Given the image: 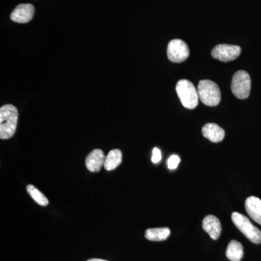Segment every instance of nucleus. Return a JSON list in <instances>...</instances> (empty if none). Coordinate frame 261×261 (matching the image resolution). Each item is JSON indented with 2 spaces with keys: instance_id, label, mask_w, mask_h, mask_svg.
Masks as SVG:
<instances>
[{
  "instance_id": "obj_12",
  "label": "nucleus",
  "mask_w": 261,
  "mask_h": 261,
  "mask_svg": "<svg viewBox=\"0 0 261 261\" xmlns=\"http://www.w3.org/2000/svg\"><path fill=\"white\" fill-rule=\"evenodd\" d=\"M202 132L206 139L215 143L221 142L225 137L224 130L216 123H207L202 128Z\"/></svg>"
},
{
  "instance_id": "obj_2",
  "label": "nucleus",
  "mask_w": 261,
  "mask_h": 261,
  "mask_svg": "<svg viewBox=\"0 0 261 261\" xmlns=\"http://www.w3.org/2000/svg\"><path fill=\"white\" fill-rule=\"evenodd\" d=\"M199 99L207 106H216L221 101V90L218 84L211 80H202L197 87Z\"/></svg>"
},
{
  "instance_id": "obj_14",
  "label": "nucleus",
  "mask_w": 261,
  "mask_h": 261,
  "mask_svg": "<svg viewBox=\"0 0 261 261\" xmlns=\"http://www.w3.org/2000/svg\"><path fill=\"white\" fill-rule=\"evenodd\" d=\"M171 231L167 227L149 228L146 230L145 238L150 241L160 242L167 240Z\"/></svg>"
},
{
  "instance_id": "obj_13",
  "label": "nucleus",
  "mask_w": 261,
  "mask_h": 261,
  "mask_svg": "<svg viewBox=\"0 0 261 261\" xmlns=\"http://www.w3.org/2000/svg\"><path fill=\"white\" fill-rule=\"evenodd\" d=\"M243 255V247L242 244L237 240H231L226 248V257L231 261H241Z\"/></svg>"
},
{
  "instance_id": "obj_10",
  "label": "nucleus",
  "mask_w": 261,
  "mask_h": 261,
  "mask_svg": "<svg viewBox=\"0 0 261 261\" xmlns=\"http://www.w3.org/2000/svg\"><path fill=\"white\" fill-rule=\"evenodd\" d=\"M106 156L102 150L95 149L87 155L86 159V166L91 172H98L104 166Z\"/></svg>"
},
{
  "instance_id": "obj_3",
  "label": "nucleus",
  "mask_w": 261,
  "mask_h": 261,
  "mask_svg": "<svg viewBox=\"0 0 261 261\" xmlns=\"http://www.w3.org/2000/svg\"><path fill=\"white\" fill-rule=\"evenodd\" d=\"M176 90L184 107L190 110L197 107L199 102L198 92L191 82L186 80L178 81Z\"/></svg>"
},
{
  "instance_id": "obj_8",
  "label": "nucleus",
  "mask_w": 261,
  "mask_h": 261,
  "mask_svg": "<svg viewBox=\"0 0 261 261\" xmlns=\"http://www.w3.org/2000/svg\"><path fill=\"white\" fill-rule=\"evenodd\" d=\"M34 7L32 4L18 5L10 15V19L15 23H27L32 20Z\"/></svg>"
},
{
  "instance_id": "obj_1",
  "label": "nucleus",
  "mask_w": 261,
  "mask_h": 261,
  "mask_svg": "<svg viewBox=\"0 0 261 261\" xmlns=\"http://www.w3.org/2000/svg\"><path fill=\"white\" fill-rule=\"evenodd\" d=\"M18 120V109L13 105H5L0 108V138L2 140H9L13 137Z\"/></svg>"
},
{
  "instance_id": "obj_17",
  "label": "nucleus",
  "mask_w": 261,
  "mask_h": 261,
  "mask_svg": "<svg viewBox=\"0 0 261 261\" xmlns=\"http://www.w3.org/2000/svg\"><path fill=\"white\" fill-rule=\"evenodd\" d=\"M180 163V158L176 154H173L168 160V168L170 170H174L178 167Z\"/></svg>"
},
{
  "instance_id": "obj_19",
  "label": "nucleus",
  "mask_w": 261,
  "mask_h": 261,
  "mask_svg": "<svg viewBox=\"0 0 261 261\" xmlns=\"http://www.w3.org/2000/svg\"><path fill=\"white\" fill-rule=\"evenodd\" d=\"M87 261H108V260H103V259L92 258V259H89V260H88Z\"/></svg>"
},
{
  "instance_id": "obj_11",
  "label": "nucleus",
  "mask_w": 261,
  "mask_h": 261,
  "mask_svg": "<svg viewBox=\"0 0 261 261\" xmlns=\"http://www.w3.org/2000/svg\"><path fill=\"white\" fill-rule=\"evenodd\" d=\"M247 214L257 224L261 225V200L255 196H250L245 200Z\"/></svg>"
},
{
  "instance_id": "obj_6",
  "label": "nucleus",
  "mask_w": 261,
  "mask_h": 261,
  "mask_svg": "<svg viewBox=\"0 0 261 261\" xmlns=\"http://www.w3.org/2000/svg\"><path fill=\"white\" fill-rule=\"evenodd\" d=\"M168 59L173 63H179L186 61L190 56V49L181 39H173L168 45Z\"/></svg>"
},
{
  "instance_id": "obj_18",
  "label": "nucleus",
  "mask_w": 261,
  "mask_h": 261,
  "mask_svg": "<svg viewBox=\"0 0 261 261\" xmlns=\"http://www.w3.org/2000/svg\"><path fill=\"white\" fill-rule=\"evenodd\" d=\"M162 159V154H161V151L157 147H154L152 150V163H158Z\"/></svg>"
},
{
  "instance_id": "obj_7",
  "label": "nucleus",
  "mask_w": 261,
  "mask_h": 261,
  "mask_svg": "<svg viewBox=\"0 0 261 261\" xmlns=\"http://www.w3.org/2000/svg\"><path fill=\"white\" fill-rule=\"evenodd\" d=\"M241 48L238 45L231 44H219L213 49V58L222 62L234 61L240 56Z\"/></svg>"
},
{
  "instance_id": "obj_5",
  "label": "nucleus",
  "mask_w": 261,
  "mask_h": 261,
  "mask_svg": "<svg viewBox=\"0 0 261 261\" xmlns=\"http://www.w3.org/2000/svg\"><path fill=\"white\" fill-rule=\"evenodd\" d=\"M251 88L250 75L245 70H238L233 75L231 89L235 97L245 99L249 97Z\"/></svg>"
},
{
  "instance_id": "obj_9",
  "label": "nucleus",
  "mask_w": 261,
  "mask_h": 261,
  "mask_svg": "<svg viewBox=\"0 0 261 261\" xmlns=\"http://www.w3.org/2000/svg\"><path fill=\"white\" fill-rule=\"evenodd\" d=\"M202 228L205 232L208 233L212 240H216L221 236L222 227L219 219L213 215L205 216L202 221Z\"/></svg>"
},
{
  "instance_id": "obj_15",
  "label": "nucleus",
  "mask_w": 261,
  "mask_h": 261,
  "mask_svg": "<svg viewBox=\"0 0 261 261\" xmlns=\"http://www.w3.org/2000/svg\"><path fill=\"white\" fill-rule=\"evenodd\" d=\"M122 162V152L120 149H112L106 156L104 167L107 171L116 169Z\"/></svg>"
},
{
  "instance_id": "obj_4",
  "label": "nucleus",
  "mask_w": 261,
  "mask_h": 261,
  "mask_svg": "<svg viewBox=\"0 0 261 261\" xmlns=\"http://www.w3.org/2000/svg\"><path fill=\"white\" fill-rule=\"evenodd\" d=\"M231 220L236 227L252 243H261V231L252 224L248 218L238 212L231 214Z\"/></svg>"
},
{
  "instance_id": "obj_16",
  "label": "nucleus",
  "mask_w": 261,
  "mask_h": 261,
  "mask_svg": "<svg viewBox=\"0 0 261 261\" xmlns=\"http://www.w3.org/2000/svg\"><path fill=\"white\" fill-rule=\"evenodd\" d=\"M27 192L29 195L32 197L33 200L35 201L37 204L42 206H46L49 204V200L42 192L36 188L34 185H29L27 186Z\"/></svg>"
}]
</instances>
